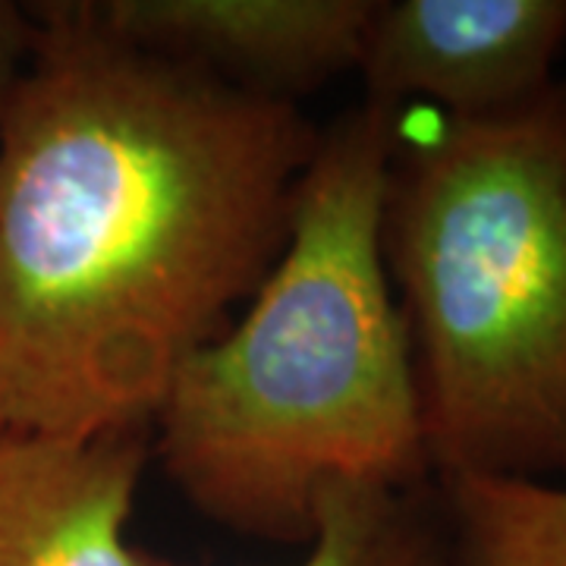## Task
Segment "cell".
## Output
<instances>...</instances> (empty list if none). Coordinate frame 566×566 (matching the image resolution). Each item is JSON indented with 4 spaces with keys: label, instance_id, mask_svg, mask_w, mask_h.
<instances>
[{
    "label": "cell",
    "instance_id": "cell-1",
    "mask_svg": "<svg viewBox=\"0 0 566 566\" xmlns=\"http://www.w3.org/2000/svg\"><path fill=\"white\" fill-rule=\"evenodd\" d=\"M32 10L0 133V431H136L277 262L322 133L126 41L95 0Z\"/></svg>",
    "mask_w": 566,
    "mask_h": 566
},
{
    "label": "cell",
    "instance_id": "cell-2",
    "mask_svg": "<svg viewBox=\"0 0 566 566\" xmlns=\"http://www.w3.org/2000/svg\"><path fill=\"white\" fill-rule=\"evenodd\" d=\"M394 126L359 104L322 133L277 262L148 422L167 479L230 532L308 545L324 491L431 469L381 245Z\"/></svg>",
    "mask_w": 566,
    "mask_h": 566
},
{
    "label": "cell",
    "instance_id": "cell-3",
    "mask_svg": "<svg viewBox=\"0 0 566 566\" xmlns=\"http://www.w3.org/2000/svg\"><path fill=\"white\" fill-rule=\"evenodd\" d=\"M381 245L431 472L566 485V82L397 117Z\"/></svg>",
    "mask_w": 566,
    "mask_h": 566
},
{
    "label": "cell",
    "instance_id": "cell-4",
    "mask_svg": "<svg viewBox=\"0 0 566 566\" xmlns=\"http://www.w3.org/2000/svg\"><path fill=\"white\" fill-rule=\"evenodd\" d=\"M566 51V0H375L359 73L387 117H485L535 98Z\"/></svg>",
    "mask_w": 566,
    "mask_h": 566
},
{
    "label": "cell",
    "instance_id": "cell-5",
    "mask_svg": "<svg viewBox=\"0 0 566 566\" xmlns=\"http://www.w3.org/2000/svg\"><path fill=\"white\" fill-rule=\"evenodd\" d=\"M375 0H95L107 29L252 92L290 98L356 70Z\"/></svg>",
    "mask_w": 566,
    "mask_h": 566
},
{
    "label": "cell",
    "instance_id": "cell-6",
    "mask_svg": "<svg viewBox=\"0 0 566 566\" xmlns=\"http://www.w3.org/2000/svg\"><path fill=\"white\" fill-rule=\"evenodd\" d=\"M145 463V428L0 431V566H161L129 542Z\"/></svg>",
    "mask_w": 566,
    "mask_h": 566
},
{
    "label": "cell",
    "instance_id": "cell-7",
    "mask_svg": "<svg viewBox=\"0 0 566 566\" xmlns=\"http://www.w3.org/2000/svg\"><path fill=\"white\" fill-rule=\"evenodd\" d=\"M441 523L453 566H566V485L447 475Z\"/></svg>",
    "mask_w": 566,
    "mask_h": 566
},
{
    "label": "cell",
    "instance_id": "cell-8",
    "mask_svg": "<svg viewBox=\"0 0 566 566\" xmlns=\"http://www.w3.org/2000/svg\"><path fill=\"white\" fill-rule=\"evenodd\" d=\"M406 491L371 485L324 491L300 566H453L444 523L428 516Z\"/></svg>",
    "mask_w": 566,
    "mask_h": 566
},
{
    "label": "cell",
    "instance_id": "cell-9",
    "mask_svg": "<svg viewBox=\"0 0 566 566\" xmlns=\"http://www.w3.org/2000/svg\"><path fill=\"white\" fill-rule=\"evenodd\" d=\"M39 41V20L32 3L0 0V133L13 114V104L20 98L25 73L32 66Z\"/></svg>",
    "mask_w": 566,
    "mask_h": 566
}]
</instances>
